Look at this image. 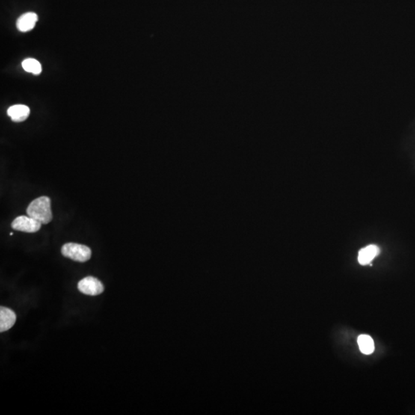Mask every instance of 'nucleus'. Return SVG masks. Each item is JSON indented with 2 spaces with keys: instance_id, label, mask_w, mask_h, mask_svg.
<instances>
[{
  "instance_id": "39448f33",
  "label": "nucleus",
  "mask_w": 415,
  "mask_h": 415,
  "mask_svg": "<svg viewBox=\"0 0 415 415\" xmlns=\"http://www.w3.org/2000/svg\"><path fill=\"white\" fill-rule=\"evenodd\" d=\"M16 321V315L12 309L0 308V332H5L13 327Z\"/></svg>"
},
{
  "instance_id": "f257e3e1",
  "label": "nucleus",
  "mask_w": 415,
  "mask_h": 415,
  "mask_svg": "<svg viewBox=\"0 0 415 415\" xmlns=\"http://www.w3.org/2000/svg\"><path fill=\"white\" fill-rule=\"evenodd\" d=\"M29 216L41 224H48L52 220L51 200L47 196H41L33 200L26 209Z\"/></svg>"
},
{
  "instance_id": "423d86ee",
  "label": "nucleus",
  "mask_w": 415,
  "mask_h": 415,
  "mask_svg": "<svg viewBox=\"0 0 415 415\" xmlns=\"http://www.w3.org/2000/svg\"><path fill=\"white\" fill-rule=\"evenodd\" d=\"M380 253V248L375 244H370L361 249L358 253V262L362 265H369L371 261Z\"/></svg>"
},
{
  "instance_id": "20e7f679",
  "label": "nucleus",
  "mask_w": 415,
  "mask_h": 415,
  "mask_svg": "<svg viewBox=\"0 0 415 415\" xmlns=\"http://www.w3.org/2000/svg\"><path fill=\"white\" fill-rule=\"evenodd\" d=\"M41 224L39 222L36 221L34 218L30 216L17 217L13 220L12 223V228L15 230L19 232H27V233H35L40 230Z\"/></svg>"
},
{
  "instance_id": "1a4fd4ad",
  "label": "nucleus",
  "mask_w": 415,
  "mask_h": 415,
  "mask_svg": "<svg viewBox=\"0 0 415 415\" xmlns=\"http://www.w3.org/2000/svg\"><path fill=\"white\" fill-rule=\"evenodd\" d=\"M360 351L365 354H371L375 351V343L372 338L368 335H362L357 339Z\"/></svg>"
},
{
  "instance_id": "9d476101",
  "label": "nucleus",
  "mask_w": 415,
  "mask_h": 415,
  "mask_svg": "<svg viewBox=\"0 0 415 415\" xmlns=\"http://www.w3.org/2000/svg\"><path fill=\"white\" fill-rule=\"evenodd\" d=\"M22 66L25 71L34 75H39L42 72L40 63L35 59H26L22 62Z\"/></svg>"
},
{
  "instance_id": "0eeeda50",
  "label": "nucleus",
  "mask_w": 415,
  "mask_h": 415,
  "mask_svg": "<svg viewBox=\"0 0 415 415\" xmlns=\"http://www.w3.org/2000/svg\"><path fill=\"white\" fill-rule=\"evenodd\" d=\"M38 21V16L34 13H26L22 15L16 22L18 30L22 33H26L34 28Z\"/></svg>"
},
{
  "instance_id": "6e6552de",
  "label": "nucleus",
  "mask_w": 415,
  "mask_h": 415,
  "mask_svg": "<svg viewBox=\"0 0 415 415\" xmlns=\"http://www.w3.org/2000/svg\"><path fill=\"white\" fill-rule=\"evenodd\" d=\"M30 109L28 106L24 105H15L9 108L7 114L15 122H21L25 121L30 116Z\"/></svg>"
},
{
  "instance_id": "7ed1b4c3",
  "label": "nucleus",
  "mask_w": 415,
  "mask_h": 415,
  "mask_svg": "<svg viewBox=\"0 0 415 415\" xmlns=\"http://www.w3.org/2000/svg\"><path fill=\"white\" fill-rule=\"evenodd\" d=\"M78 289L80 292L90 296L101 295L104 292V285L102 282L93 276H88L79 281Z\"/></svg>"
},
{
  "instance_id": "f03ea898",
  "label": "nucleus",
  "mask_w": 415,
  "mask_h": 415,
  "mask_svg": "<svg viewBox=\"0 0 415 415\" xmlns=\"http://www.w3.org/2000/svg\"><path fill=\"white\" fill-rule=\"evenodd\" d=\"M62 254L68 259L78 262H86L91 259L92 251L88 246L77 243H66L62 247Z\"/></svg>"
},
{
  "instance_id": "9b49d317",
  "label": "nucleus",
  "mask_w": 415,
  "mask_h": 415,
  "mask_svg": "<svg viewBox=\"0 0 415 415\" xmlns=\"http://www.w3.org/2000/svg\"><path fill=\"white\" fill-rule=\"evenodd\" d=\"M10 235H11V236H12V235H13V232H11V233H10Z\"/></svg>"
}]
</instances>
